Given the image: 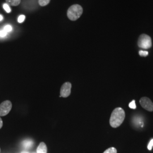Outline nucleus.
<instances>
[{
	"instance_id": "nucleus-15",
	"label": "nucleus",
	"mask_w": 153,
	"mask_h": 153,
	"mask_svg": "<svg viewBox=\"0 0 153 153\" xmlns=\"http://www.w3.org/2000/svg\"><path fill=\"white\" fill-rule=\"evenodd\" d=\"M25 19H26V16H25L21 15V16H20L18 17V22H19V23H21L23 22V21L25 20Z\"/></svg>"
},
{
	"instance_id": "nucleus-8",
	"label": "nucleus",
	"mask_w": 153,
	"mask_h": 153,
	"mask_svg": "<svg viewBox=\"0 0 153 153\" xmlns=\"http://www.w3.org/2000/svg\"><path fill=\"white\" fill-rule=\"evenodd\" d=\"M21 0H6L7 4L13 6H16L19 5L21 3Z\"/></svg>"
},
{
	"instance_id": "nucleus-16",
	"label": "nucleus",
	"mask_w": 153,
	"mask_h": 153,
	"mask_svg": "<svg viewBox=\"0 0 153 153\" xmlns=\"http://www.w3.org/2000/svg\"><path fill=\"white\" fill-rule=\"evenodd\" d=\"M6 35H7V33L5 30H3L0 31V37L4 38V37H5Z\"/></svg>"
},
{
	"instance_id": "nucleus-9",
	"label": "nucleus",
	"mask_w": 153,
	"mask_h": 153,
	"mask_svg": "<svg viewBox=\"0 0 153 153\" xmlns=\"http://www.w3.org/2000/svg\"><path fill=\"white\" fill-rule=\"evenodd\" d=\"M50 1L51 0H39V4L41 6H45L49 4Z\"/></svg>"
},
{
	"instance_id": "nucleus-17",
	"label": "nucleus",
	"mask_w": 153,
	"mask_h": 153,
	"mask_svg": "<svg viewBox=\"0 0 153 153\" xmlns=\"http://www.w3.org/2000/svg\"><path fill=\"white\" fill-rule=\"evenodd\" d=\"M153 147V139H152L149 143L148 146V149L149 150H152Z\"/></svg>"
},
{
	"instance_id": "nucleus-14",
	"label": "nucleus",
	"mask_w": 153,
	"mask_h": 153,
	"mask_svg": "<svg viewBox=\"0 0 153 153\" xmlns=\"http://www.w3.org/2000/svg\"><path fill=\"white\" fill-rule=\"evenodd\" d=\"M129 107L131 109H136V102H135L134 100H132V102L129 103Z\"/></svg>"
},
{
	"instance_id": "nucleus-18",
	"label": "nucleus",
	"mask_w": 153,
	"mask_h": 153,
	"mask_svg": "<svg viewBox=\"0 0 153 153\" xmlns=\"http://www.w3.org/2000/svg\"><path fill=\"white\" fill-rule=\"evenodd\" d=\"M3 126V121L2 120V119L1 118V116H0V129Z\"/></svg>"
},
{
	"instance_id": "nucleus-20",
	"label": "nucleus",
	"mask_w": 153,
	"mask_h": 153,
	"mask_svg": "<svg viewBox=\"0 0 153 153\" xmlns=\"http://www.w3.org/2000/svg\"><path fill=\"white\" fill-rule=\"evenodd\" d=\"M0 153H1V149H0Z\"/></svg>"
},
{
	"instance_id": "nucleus-6",
	"label": "nucleus",
	"mask_w": 153,
	"mask_h": 153,
	"mask_svg": "<svg viewBox=\"0 0 153 153\" xmlns=\"http://www.w3.org/2000/svg\"><path fill=\"white\" fill-rule=\"evenodd\" d=\"M71 84L70 82H65L61 86L60 97L63 98L68 97L71 93Z\"/></svg>"
},
{
	"instance_id": "nucleus-10",
	"label": "nucleus",
	"mask_w": 153,
	"mask_h": 153,
	"mask_svg": "<svg viewBox=\"0 0 153 153\" xmlns=\"http://www.w3.org/2000/svg\"><path fill=\"white\" fill-rule=\"evenodd\" d=\"M117 150L114 147H112V148H109L107 149L106 150L104 151V152L103 153H117Z\"/></svg>"
},
{
	"instance_id": "nucleus-12",
	"label": "nucleus",
	"mask_w": 153,
	"mask_h": 153,
	"mask_svg": "<svg viewBox=\"0 0 153 153\" xmlns=\"http://www.w3.org/2000/svg\"><path fill=\"white\" fill-rule=\"evenodd\" d=\"M12 29L13 28L11 27V26L8 25H6L5 26L4 28V30H5L6 33H9L12 31Z\"/></svg>"
},
{
	"instance_id": "nucleus-1",
	"label": "nucleus",
	"mask_w": 153,
	"mask_h": 153,
	"mask_svg": "<svg viewBox=\"0 0 153 153\" xmlns=\"http://www.w3.org/2000/svg\"><path fill=\"white\" fill-rule=\"evenodd\" d=\"M126 117L124 110L120 107L116 108L112 112L109 119V124L112 128H117L122 124Z\"/></svg>"
},
{
	"instance_id": "nucleus-19",
	"label": "nucleus",
	"mask_w": 153,
	"mask_h": 153,
	"mask_svg": "<svg viewBox=\"0 0 153 153\" xmlns=\"http://www.w3.org/2000/svg\"><path fill=\"white\" fill-rule=\"evenodd\" d=\"M3 19H4V17L2 16H1V15H0V21H2L3 20Z\"/></svg>"
},
{
	"instance_id": "nucleus-5",
	"label": "nucleus",
	"mask_w": 153,
	"mask_h": 153,
	"mask_svg": "<svg viewBox=\"0 0 153 153\" xmlns=\"http://www.w3.org/2000/svg\"><path fill=\"white\" fill-rule=\"evenodd\" d=\"M140 103L144 109L149 112L153 111V103L149 98L142 97L140 100Z\"/></svg>"
},
{
	"instance_id": "nucleus-7",
	"label": "nucleus",
	"mask_w": 153,
	"mask_h": 153,
	"mask_svg": "<svg viewBox=\"0 0 153 153\" xmlns=\"http://www.w3.org/2000/svg\"><path fill=\"white\" fill-rule=\"evenodd\" d=\"M37 153H47V148L45 143L43 142H40L37 148Z\"/></svg>"
},
{
	"instance_id": "nucleus-2",
	"label": "nucleus",
	"mask_w": 153,
	"mask_h": 153,
	"mask_svg": "<svg viewBox=\"0 0 153 153\" xmlns=\"http://www.w3.org/2000/svg\"><path fill=\"white\" fill-rule=\"evenodd\" d=\"M83 13V8L82 6L78 4L71 6L67 11V16L68 18L73 21H76Z\"/></svg>"
},
{
	"instance_id": "nucleus-11",
	"label": "nucleus",
	"mask_w": 153,
	"mask_h": 153,
	"mask_svg": "<svg viewBox=\"0 0 153 153\" xmlns=\"http://www.w3.org/2000/svg\"><path fill=\"white\" fill-rule=\"evenodd\" d=\"M3 7L4 9V10H5L7 13H10L11 12V9L10 7V6H9V5L7 4H4L3 5Z\"/></svg>"
},
{
	"instance_id": "nucleus-3",
	"label": "nucleus",
	"mask_w": 153,
	"mask_h": 153,
	"mask_svg": "<svg viewBox=\"0 0 153 153\" xmlns=\"http://www.w3.org/2000/svg\"><path fill=\"white\" fill-rule=\"evenodd\" d=\"M138 45L142 49H149L152 46V39L146 34H142L138 39Z\"/></svg>"
},
{
	"instance_id": "nucleus-4",
	"label": "nucleus",
	"mask_w": 153,
	"mask_h": 153,
	"mask_svg": "<svg viewBox=\"0 0 153 153\" xmlns=\"http://www.w3.org/2000/svg\"><path fill=\"white\" fill-rule=\"evenodd\" d=\"M12 108V104L10 100H5L0 104V116L7 115Z\"/></svg>"
},
{
	"instance_id": "nucleus-13",
	"label": "nucleus",
	"mask_w": 153,
	"mask_h": 153,
	"mask_svg": "<svg viewBox=\"0 0 153 153\" xmlns=\"http://www.w3.org/2000/svg\"><path fill=\"white\" fill-rule=\"evenodd\" d=\"M139 55L142 57H146L149 55V52L148 51H140Z\"/></svg>"
},
{
	"instance_id": "nucleus-21",
	"label": "nucleus",
	"mask_w": 153,
	"mask_h": 153,
	"mask_svg": "<svg viewBox=\"0 0 153 153\" xmlns=\"http://www.w3.org/2000/svg\"></svg>"
}]
</instances>
